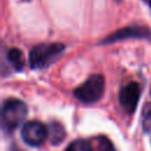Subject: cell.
<instances>
[{
  "mask_svg": "<svg viewBox=\"0 0 151 151\" xmlns=\"http://www.w3.org/2000/svg\"><path fill=\"white\" fill-rule=\"evenodd\" d=\"M27 116V106L22 100L8 98L1 106V129L4 132L11 133L22 124Z\"/></svg>",
  "mask_w": 151,
  "mask_h": 151,
  "instance_id": "cell-1",
  "label": "cell"
},
{
  "mask_svg": "<svg viewBox=\"0 0 151 151\" xmlns=\"http://www.w3.org/2000/svg\"><path fill=\"white\" fill-rule=\"evenodd\" d=\"M65 45L59 42H48V44H39L34 46L28 57L29 66L34 70L44 68L57 60V58L64 52Z\"/></svg>",
  "mask_w": 151,
  "mask_h": 151,
  "instance_id": "cell-2",
  "label": "cell"
},
{
  "mask_svg": "<svg viewBox=\"0 0 151 151\" xmlns=\"http://www.w3.org/2000/svg\"><path fill=\"white\" fill-rule=\"evenodd\" d=\"M105 91V79L101 74H93L88 77L80 86H78L73 94L74 97L84 104L97 103L104 94Z\"/></svg>",
  "mask_w": 151,
  "mask_h": 151,
  "instance_id": "cell-3",
  "label": "cell"
},
{
  "mask_svg": "<svg viewBox=\"0 0 151 151\" xmlns=\"http://www.w3.org/2000/svg\"><path fill=\"white\" fill-rule=\"evenodd\" d=\"M21 138L29 146H39L47 138V127L37 120L27 122L21 129Z\"/></svg>",
  "mask_w": 151,
  "mask_h": 151,
  "instance_id": "cell-4",
  "label": "cell"
},
{
  "mask_svg": "<svg viewBox=\"0 0 151 151\" xmlns=\"http://www.w3.org/2000/svg\"><path fill=\"white\" fill-rule=\"evenodd\" d=\"M130 38H134V39H147L151 40V29L144 26H127L124 28H120L116 32H113L112 34L107 35L101 44H112V42H117L120 40H125V39H130Z\"/></svg>",
  "mask_w": 151,
  "mask_h": 151,
  "instance_id": "cell-5",
  "label": "cell"
},
{
  "mask_svg": "<svg viewBox=\"0 0 151 151\" xmlns=\"http://www.w3.org/2000/svg\"><path fill=\"white\" fill-rule=\"evenodd\" d=\"M140 91H142L140 85L136 81H131L120 88L119 104L126 113L132 114L136 111L140 98Z\"/></svg>",
  "mask_w": 151,
  "mask_h": 151,
  "instance_id": "cell-6",
  "label": "cell"
},
{
  "mask_svg": "<svg viewBox=\"0 0 151 151\" xmlns=\"http://www.w3.org/2000/svg\"><path fill=\"white\" fill-rule=\"evenodd\" d=\"M65 137H66V132L61 124L54 122L47 126V138L50 139L51 144L53 145L60 144L65 139Z\"/></svg>",
  "mask_w": 151,
  "mask_h": 151,
  "instance_id": "cell-7",
  "label": "cell"
},
{
  "mask_svg": "<svg viewBox=\"0 0 151 151\" xmlns=\"http://www.w3.org/2000/svg\"><path fill=\"white\" fill-rule=\"evenodd\" d=\"M7 59H8V63L12 65V67L17 71H21L24 68V65H25V58H24V54L22 52L19 50V48H9L7 51Z\"/></svg>",
  "mask_w": 151,
  "mask_h": 151,
  "instance_id": "cell-8",
  "label": "cell"
},
{
  "mask_svg": "<svg viewBox=\"0 0 151 151\" xmlns=\"http://www.w3.org/2000/svg\"><path fill=\"white\" fill-rule=\"evenodd\" d=\"M66 151H92V145L87 140L78 139V140L72 142L67 146Z\"/></svg>",
  "mask_w": 151,
  "mask_h": 151,
  "instance_id": "cell-9",
  "label": "cell"
},
{
  "mask_svg": "<svg viewBox=\"0 0 151 151\" xmlns=\"http://www.w3.org/2000/svg\"><path fill=\"white\" fill-rule=\"evenodd\" d=\"M143 1H145V2H146V4L149 5V7L151 8V0H143Z\"/></svg>",
  "mask_w": 151,
  "mask_h": 151,
  "instance_id": "cell-10",
  "label": "cell"
},
{
  "mask_svg": "<svg viewBox=\"0 0 151 151\" xmlns=\"http://www.w3.org/2000/svg\"><path fill=\"white\" fill-rule=\"evenodd\" d=\"M149 124H150V129H151V116H150V122H149Z\"/></svg>",
  "mask_w": 151,
  "mask_h": 151,
  "instance_id": "cell-11",
  "label": "cell"
}]
</instances>
